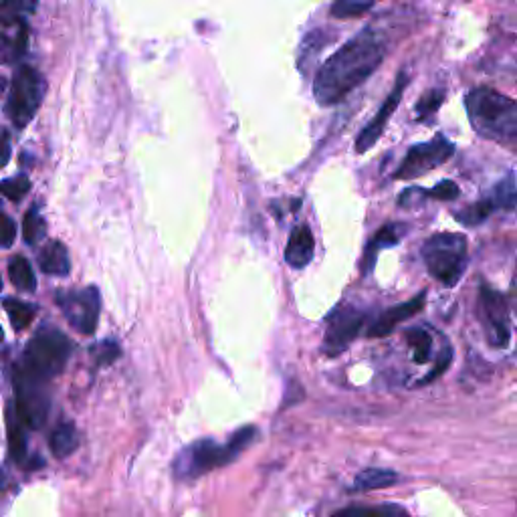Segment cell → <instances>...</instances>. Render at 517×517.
<instances>
[{
  "label": "cell",
  "mask_w": 517,
  "mask_h": 517,
  "mask_svg": "<svg viewBox=\"0 0 517 517\" xmlns=\"http://www.w3.org/2000/svg\"><path fill=\"white\" fill-rule=\"evenodd\" d=\"M5 309L9 314V320L13 324L15 330H25L33 324V320L37 318V307L33 303H27V301H21L17 297H11L5 301Z\"/></svg>",
  "instance_id": "obj_22"
},
{
  "label": "cell",
  "mask_w": 517,
  "mask_h": 517,
  "mask_svg": "<svg viewBox=\"0 0 517 517\" xmlns=\"http://www.w3.org/2000/svg\"><path fill=\"white\" fill-rule=\"evenodd\" d=\"M398 479H400L398 473H394L392 469H366L354 479L352 491H370V489L392 487Z\"/></svg>",
  "instance_id": "obj_20"
},
{
  "label": "cell",
  "mask_w": 517,
  "mask_h": 517,
  "mask_svg": "<svg viewBox=\"0 0 517 517\" xmlns=\"http://www.w3.org/2000/svg\"><path fill=\"white\" fill-rule=\"evenodd\" d=\"M91 356L97 366H110L122 356V348L116 340H103L91 348Z\"/></svg>",
  "instance_id": "obj_28"
},
{
  "label": "cell",
  "mask_w": 517,
  "mask_h": 517,
  "mask_svg": "<svg viewBox=\"0 0 517 517\" xmlns=\"http://www.w3.org/2000/svg\"><path fill=\"white\" fill-rule=\"evenodd\" d=\"M17 239V227L15 221L7 215H0V247H11Z\"/></svg>",
  "instance_id": "obj_34"
},
{
  "label": "cell",
  "mask_w": 517,
  "mask_h": 517,
  "mask_svg": "<svg viewBox=\"0 0 517 517\" xmlns=\"http://www.w3.org/2000/svg\"><path fill=\"white\" fill-rule=\"evenodd\" d=\"M257 437L255 427L239 429L227 445H219L215 439H200L188 445L174 459V477L180 481H192L209 471L233 463Z\"/></svg>",
  "instance_id": "obj_3"
},
{
  "label": "cell",
  "mask_w": 517,
  "mask_h": 517,
  "mask_svg": "<svg viewBox=\"0 0 517 517\" xmlns=\"http://www.w3.org/2000/svg\"><path fill=\"white\" fill-rule=\"evenodd\" d=\"M465 108L477 136L503 146H515L517 106L511 97L491 87H475L465 97Z\"/></svg>",
  "instance_id": "obj_2"
},
{
  "label": "cell",
  "mask_w": 517,
  "mask_h": 517,
  "mask_svg": "<svg viewBox=\"0 0 517 517\" xmlns=\"http://www.w3.org/2000/svg\"><path fill=\"white\" fill-rule=\"evenodd\" d=\"M406 85H408V75H406V71H400L398 77H396V83H394L392 91L388 93V97H386L384 103H382V108L378 110V114L374 116V120H372V122L360 132V136L356 138V146H354V148H356L358 154H364V152H368L370 148H374V146L378 144V140L382 138V134H384V130H386V124L390 122L392 114H394L396 108H398V103H400V99H402V95H404Z\"/></svg>",
  "instance_id": "obj_12"
},
{
  "label": "cell",
  "mask_w": 517,
  "mask_h": 517,
  "mask_svg": "<svg viewBox=\"0 0 517 517\" xmlns=\"http://www.w3.org/2000/svg\"><path fill=\"white\" fill-rule=\"evenodd\" d=\"M35 9L37 0H0V23L9 27L25 25Z\"/></svg>",
  "instance_id": "obj_18"
},
{
  "label": "cell",
  "mask_w": 517,
  "mask_h": 517,
  "mask_svg": "<svg viewBox=\"0 0 517 517\" xmlns=\"http://www.w3.org/2000/svg\"><path fill=\"white\" fill-rule=\"evenodd\" d=\"M39 265H41V271L47 275H57V277L69 275L71 259H69L67 247L61 241H49L39 255Z\"/></svg>",
  "instance_id": "obj_16"
},
{
  "label": "cell",
  "mask_w": 517,
  "mask_h": 517,
  "mask_svg": "<svg viewBox=\"0 0 517 517\" xmlns=\"http://www.w3.org/2000/svg\"><path fill=\"white\" fill-rule=\"evenodd\" d=\"M29 190H31V180L25 174L0 182V194L7 196L9 200H15V202H19Z\"/></svg>",
  "instance_id": "obj_30"
},
{
  "label": "cell",
  "mask_w": 517,
  "mask_h": 517,
  "mask_svg": "<svg viewBox=\"0 0 517 517\" xmlns=\"http://www.w3.org/2000/svg\"><path fill=\"white\" fill-rule=\"evenodd\" d=\"M425 303H427V293L423 291L417 297H412L404 303H398V305L386 309V312H382L378 316V320L372 324V328L368 330V336L370 338H384V336L392 334L398 324H402L410 318H415L419 312H423Z\"/></svg>",
  "instance_id": "obj_13"
},
{
  "label": "cell",
  "mask_w": 517,
  "mask_h": 517,
  "mask_svg": "<svg viewBox=\"0 0 517 517\" xmlns=\"http://www.w3.org/2000/svg\"><path fill=\"white\" fill-rule=\"evenodd\" d=\"M443 99H445V91H431V93H427L421 101H419V106H417V116H419V120H423V122H431V118L439 112V108H441V103H443Z\"/></svg>",
  "instance_id": "obj_29"
},
{
  "label": "cell",
  "mask_w": 517,
  "mask_h": 517,
  "mask_svg": "<svg viewBox=\"0 0 517 517\" xmlns=\"http://www.w3.org/2000/svg\"><path fill=\"white\" fill-rule=\"evenodd\" d=\"M0 289H3V279H0Z\"/></svg>",
  "instance_id": "obj_36"
},
{
  "label": "cell",
  "mask_w": 517,
  "mask_h": 517,
  "mask_svg": "<svg viewBox=\"0 0 517 517\" xmlns=\"http://www.w3.org/2000/svg\"><path fill=\"white\" fill-rule=\"evenodd\" d=\"M479 318L487 332L489 344L493 348H507L511 340V316L507 301L501 293L489 285H481L479 291Z\"/></svg>",
  "instance_id": "obj_11"
},
{
  "label": "cell",
  "mask_w": 517,
  "mask_h": 517,
  "mask_svg": "<svg viewBox=\"0 0 517 517\" xmlns=\"http://www.w3.org/2000/svg\"><path fill=\"white\" fill-rule=\"evenodd\" d=\"M27 49V33L25 27L17 33V37H9L5 33H0V63H9L23 55Z\"/></svg>",
  "instance_id": "obj_26"
},
{
  "label": "cell",
  "mask_w": 517,
  "mask_h": 517,
  "mask_svg": "<svg viewBox=\"0 0 517 517\" xmlns=\"http://www.w3.org/2000/svg\"><path fill=\"white\" fill-rule=\"evenodd\" d=\"M71 352V340L63 332L45 326L33 336L17 368L41 382H49L65 370Z\"/></svg>",
  "instance_id": "obj_4"
},
{
  "label": "cell",
  "mask_w": 517,
  "mask_h": 517,
  "mask_svg": "<svg viewBox=\"0 0 517 517\" xmlns=\"http://www.w3.org/2000/svg\"><path fill=\"white\" fill-rule=\"evenodd\" d=\"M9 275H11V281H13V285H15L17 289L29 291V293H33V291L37 289V275H35L31 263H29L25 257L17 255V257L11 261V265H9Z\"/></svg>",
  "instance_id": "obj_23"
},
{
  "label": "cell",
  "mask_w": 517,
  "mask_h": 517,
  "mask_svg": "<svg viewBox=\"0 0 517 517\" xmlns=\"http://www.w3.org/2000/svg\"><path fill=\"white\" fill-rule=\"evenodd\" d=\"M316 253V239L312 233V227L301 223L297 225L287 241L285 247V261L289 267L293 269H305L309 263H312Z\"/></svg>",
  "instance_id": "obj_14"
},
{
  "label": "cell",
  "mask_w": 517,
  "mask_h": 517,
  "mask_svg": "<svg viewBox=\"0 0 517 517\" xmlns=\"http://www.w3.org/2000/svg\"><path fill=\"white\" fill-rule=\"evenodd\" d=\"M7 435H9V451L15 463L25 465L27 461V435H25V425L19 421L15 406H7Z\"/></svg>",
  "instance_id": "obj_17"
},
{
  "label": "cell",
  "mask_w": 517,
  "mask_h": 517,
  "mask_svg": "<svg viewBox=\"0 0 517 517\" xmlns=\"http://www.w3.org/2000/svg\"><path fill=\"white\" fill-rule=\"evenodd\" d=\"M493 211H495V204L491 202V198H483L475 204H469L461 213H457V221L465 227H477L485 223V219H489Z\"/></svg>",
  "instance_id": "obj_24"
},
{
  "label": "cell",
  "mask_w": 517,
  "mask_h": 517,
  "mask_svg": "<svg viewBox=\"0 0 517 517\" xmlns=\"http://www.w3.org/2000/svg\"><path fill=\"white\" fill-rule=\"evenodd\" d=\"M376 515V513H382V515H406V509H402L400 505H384V507H350V509H342L340 515Z\"/></svg>",
  "instance_id": "obj_32"
},
{
  "label": "cell",
  "mask_w": 517,
  "mask_h": 517,
  "mask_svg": "<svg viewBox=\"0 0 517 517\" xmlns=\"http://www.w3.org/2000/svg\"><path fill=\"white\" fill-rule=\"evenodd\" d=\"M423 259L429 273L445 287H455L469 261L467 239L461 233H439L423 245Z\"/></svg>",
  "instance_id": "obj_5"
},
{
  "label": "cell",
  "mask_w": 517,
  "mask_h": 517,
  "mask_svg": "<svg viewBox=\"0 0 517 517\" xmlns=\"http://www.w3.org/2000/svg\"><path fill=\"white\" fill-rule=\"evenodd\" d=\"M45 91L47 83L35 67L23 65L17 69V73L13 75L11 95L7 103V114L15 128L23 130L33 122L43 103Z\"/></svg>",
  "instance_id": "obj_6"
},
{
  "label": "cell",
  "mask_w": 517,
  "mask_h": 517,
  "mask_svg": "<svg viewBox=\"0 0 517 517\" xmlns=\"http://www.w3.org/2000/svg\"><path fill=\"white\" fill-rule=\"evenodd\" d=\"M23 237L27 245H37L45 237V221L37 206H31L23 219Z\"/></svg>",
  "instance_id": "obj_27"
},
{
  "label": "cell",
  "mask_w": 517,
  "mask_h": 517,
  "mask_svg": "<svg viewBox=\"0 0 517 517\" xmlns=\"http://www.w3.org/2000/svg\"><path fill=\"white\" fill-rule=\"evenodd\" d=\"M515 198H517V188H515V176L507 174L501 182L495 184L491 192V202L495 204V209L503 211H513L515 209Z\"/></svg>",
  "instance_id": "obj_25"
},
{
  "label": "cell",
  "mask_w": 517,
  "mask_h": 517,
  "mask_svg": "<svg viewBox=\"0 0 517 517\" xmlns=\"http://www.w3.org/2000/svg\"><path fill=\"white\" fill-rule=\"evenodd\" d=\"M49 447H51V453H53L57 459L69 457V455L79 447V435H77L75 425H73V423H61V425L51 433Z\"/></svg>",
  "instance_id": "obj_19"
},
{
  "label": "cell",
  "mask_w": 517,
  "mask_h": 517,
  "mask_svg": "<svg viewBox=\"0 0 517 517\" xmlns=\"http://www.w3.org/2000/svg\"><path fill=\"white\" fill-rule=\"evenodd\" d=\"M55 301L73 330L83 336H91L95 332L101 314V295L97 287L59 289Z\"/></svg>",
  "instance_id": "obj_8"
},
{
  "label": "cell",
  "mask_w": 517,
  "mask_h": 517,
  "mask_svg": "<svg viewBox=\"0 0 517 517\" xmlns=\"http://www.w3.org/2000/svg\"><path fill=\"white\" fill-rule=\"evenodd\" d=\"M406 225H400V223H390V225H384L374 237L372 241L368 243L366 251H364V261H362V271L364 275H368L374 265H376V257L380 255V251L384 249H390V247H396L404 235V229Z\"/></svg>",
  "instance_id": "obj_15"
},
{
  "label": "cell",
  "mask_w": 517,
  "mask_h": 517,
  "mask_svg": "<svg viewBox=\"0 0 517 517\" xmlns=\"http://www.w3.org/2000/svg\"><path fill=\"white\" fill-rule=\"evenodd\" d=\"M404 338L412 348V360L417 364H427L431 360L433 336L425 328H410L404 332Z\"/></svg>",
  "instance_id": "obj_21"
},
{
  "label": "cell",
  "mask_w": 517,
  "mask_h": 517,
  "mask_svg": "<svg viewBox=\"0 0 517 517\" xmlns=\"http://www.w3.org/2000/svg\"><path fill=\"white\" fill-rule=\"evenodd\" d=\"M455 154V144L443 136L433 138L431 142L415 144L404 156L402 164L394 172V180H415L429 174L431 170L443 166Z\"/></svg>",
  "instance_id": "obj_9"
},
{
  "label": "cell",
  "mask_w": 517,
  "mask_h": 517,
  "mask_svg": "<svg viewBox=\"0 0 517 517\" xmlns=\"http://www.w3.org/2000/svg\"><path fill=\"white\" fill-rule=\"evenodd\" d=\"M326 336H324V354L334 358L346 352L362 326L366 324V312L354 305H338L334 312L326 318Z\"/></svg>",
  "instance_id": "obj_10"
},
{
  "label": "cell",
  "mask_w": 517,
  "mask_h": 517,
  "mask_svg": "<svg viewBox=\"0 0 517 517\" xmlns=\"http://www.w3.org/2000/svg\"><path fill=\"white\" fill-rule=\"evenodd\" d=\"M386 55L384 37L374 29H364L344 43L318 71L314 79V97L324 108L338 106L358 89Z\"/></svg>",
  "instance_id": "obj_1"
},
{
  "label": "cell",
  "mask_w": 517,
  "mask_h": 517,
  "mask_svg": "<svg viewBox=\"0 0 517 517\" xmlns=\"http://www.w3.org/2000/svg\"><path fill=\"white\" fill-rule=\"evenodd\" d=\"M0 338H3V330H0Z\"/></svg>",
  "instance_id": "obj_37"
},
{
  "label": "cell",
  "mask_w": 517,
  "mask_h": 517,
  "mask_svg": "<svg viewBox=\"0 0 517 517\" xmlns=\"http://www.w3.org/2000/svg\"><path fill=\"white\" fill-rule=\"evenodd\" d=\"M15 412L25 429L39 431L49 415V394L45 390L47 382H41L23 370L15 368Z\"/></svg>",
  "instance_id": "obj_7"
},
{
  "label": "cell",
  "mask_w": 517,
  "mask_h": 517,
  "mask_svg": "<svg viewBox=\"0 0 517 517\" xmlns=\"http://www.w3.org/2000/svg\"><path fill=\"white\" fill-rule=\"evenodd\" d=\"M427 198H437V200H455L459 196V186L453 180H441L435 188L425 190Z\"/></svg>",
  "instance_id": "obj_33"
},
{
  "label": "cell",
  "mask_w": 517,
  "mask_h": 517,
  "mask_svg": "<svg viewBox=\"0 0 517 517\" xmlns=\"http://www.w3.org/2000/svg\"><path fill=\"white\" fill-rule=\"evenodd\" d=\"M11 158V138H9V132L0 130V168L7 166Z\"/></svg>",
  "instance_id": "obj_35"
},
{
  "label": "cell",
  "mask_w": 517,
  "mask_h": 517,
  "mask_svg": "<svg viewBox=\"0 0 517 517\" xmlns=\"http://www.w3.org/2000/svg\"><path fill=\"white\" fill-rule=\"evenodd\" d=\"M370 7V3H358V0H340V3L334 5L332 15L340 17V19H350V17H358L362 13H366Z\"/></svg>",
  "instance_id": "obj_31"
}]
</instances>
